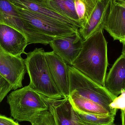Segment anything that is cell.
<instances>
[{
    "label": "cell",
    "mask_w": 125,
    "mask_h": 125,
    "mask_svg": "<svg viewBox=\"0 0 125 125\" xmlns=\"http://www.w3.org/2000/svg\"><path fill=\"white\" fill-rule=\"evenodd\" d=\"M103 31L84 40L83 47L72 66L102 86L108 65L107 42Z\"/></svg>",
    "instance_id": "cell-1"
},
{
    "label": "cell",
    "mask_w": 125,
    "mask_h": 125,
    "mask_svg": "<svg viewBox=\"0 0 125 125\" xmlns=\"http://www.w3.org/2000/svg\"><path fill=\"white\" fill-rule=\"evenodd\" d=\"M42 48H36L26 53L25 60L26 71L30 78L28 86L44 97L52 100L63 98L53 83Z\"/></svg>",
    "instance_id": "cell-2"
},
{
    "label": "cell",
    "mask_w": 125,
    "mask_h": 125,
    "mask_svg": "<svg viewBox=\"0 0 125 125\" xmlns=\"http://www.w3.org/2000/svg\"><path fill=\"white\" fill-rule=\"evenodd\" d=\"M11 115L18 122L32 123L39 114L49 110L47 97L31 89L28 85L12 92L7 96Z\"/></svg>",
    "instance_id": "cell-3"
},
{
    "label": "cell",
    "mask_w": 125,
    "mask_h": 125,
    "mask_svg": "<svg viewBox=\"0 0 125 125\" xmlns=\"http://www.w3.org/2000/svg\"><path fill=\"white\" fill-rule=\"evenodd\" d=\"M68 67L70 94L74 93L95 102L115 116L117 110L111 108L110 105L117 97L74 67L68 65Z\"/></svg>",
    "instance_id": "cell-4"
},
{
    "label": "cell",
    "mask_w": 125,
    "mask_h": 125,
    "mask_svg": "<svg viewBox=\"0 0 125 125\" xmlns=\"http://www.w3.org/2000/svg\"><path fill=\"white\" fill-rule=\"evenodd\" d=\"M17 7L21 18L48 36L53 38L65 37L79 30L49 17Z\"/></svg>",
    "instance_id": "cell-5"
},
{
    "label": "cell",
    "mask_w": 125,
    "mask_h": 125,
    "mask_svg": "<svg viewBox=\"0 0 125 125\" xmlns=\"http://www.w3.org/2000/svg\"><path fill=\"white\" fill-rule=\"evenodd\" d=\"M0 23L7 25L22 33L29 44L36 42L38 33L31 25L21 18L11 0H0Z\"/></svg>",
    "instance_id": "cell-6"
},
{
    "label": "cell",
    "mask_w": 125,
    "mask_h": 125,
    "mask_svg": "<svg viewBox=\"0 0 125 125\" xmlns=\"http://www.w3.org/2000/svg\"><path fill=\"white\" fill-rule=\"evenodd\" d=\"M27 72L25 60L14 56L0 47V75L9 82L15 90L22 87V81Z\"/></svg>",
    "instance_id": "cell-7"
},
{
    "label": "cell",
    "mask_w": 125,
    "mask_h": 125,
    "mask_svg": "<svg viewBox=\"0 0 125 125\" xmlns=\"http://www.w3.org/2000/svg\"><path fill=\"white\" fill-rule=\"evenodd\" d=\"M45 58L52 80L63 98L70 96L68 65L53 51L45 52Z\"/></svg>",
    "instance_id": "cell-8"
},
{
    "label": "cell",
    "mask_w": 125,
    "mask_h": 125,
    "mask_svg": "<svg viewBox=\"0 0 125 125\" xmlns=\"http://www.w3.org/2000/svg\"><path fill=\"white\" fill-rule=\"evenodd\" d=\"M83 41L78 30L68 36L53 38L49 44L53 51L72 66L82 49Z\"/></svg>",
    "instance_id": "cell-9"
},
{
    "label": "cell",
    "mask_w": 125,
    "mask_h": 125,
    "mask_svg": "<svg viewBox=\"0 0 125 125\" xmlns=\"http://www.w3.org/2000/svg\"><path fill=\"white\" fill-rule=\"evenodd\" d=\"M105 29L115 40L125 41V4L111 0Z\"/></svg>",
    "instance_id": "cell-10"
},
{
    "label": "cell",
    "mask_w": 125,
    "mask_h": 125,
    "mask_svg": "<svg viewBox=\"0 0 125 125\" xmlns=\"http://www.w3.org/2000/svg\"><path fill=\"white\" fill-rule=\"evenodd\" d=\"M28 44L25 37L20 31L7 25L0 23V47L5 52L20 57Z\"/></svg>",
    "instance_id": "cell-11"
},
{
    "label": "cell",
    "mask_w": 125,
    "mask_h": 125,
    "mask_svg": "<svg viewBox=\"0 0 125 125\" xmlns=\"http://www.w3.org/2000/svg\"><path fill=\"white\" fill-rule=\"evenodd\" d=\"M111 0H98L89 18L82 27L79 29V32L83 40H86L99 31H103Z\"/></svg>",
    "instance_id": "cell-12"
},
{
    "label": "cell",
    "mask_w": 125,
    "mask_h": 125,
    "mask_svg": "<svg viewBox=\"0 0 125 125\" xmlns=\"http://www.w3.org/2000/svg\"><path fill=\"white\" fill-rule=\"evenodd\" d=\"M47 98L49 110L54 116L56 125H85L76 115L69 97L59 100Z\"/></svg>",
    "instance_id": "cell-13"
},
{
    "label": "cell",
    "mask_w": 125,
    "mask_h": 125,
    "mask_svg": "<svg viewBox=\"0 0 125 125\" xmlns=\"http://www.w3.org/2000/svg\"><path fill=\"white\" fill-rule=\"evenodd\" d=\"M18 8L40 14L58 21L70 27L79 29L81 26L74 21L60 15L48 6L44 0H11Z\"/></svg>",
    "instance_id": "cell-14"
},
{
    "label": "cell",
    "mask_w": 125,
    "mask_h": 125,
    "mask_svg": "<svg viewBox=\"0 0 125 125\" xmlns=\"http://www.w3.org/2000/svg\"><path fill=\"white\" fill-rule=\"evenodd\" d=\"M105 87L116 97L125 91V54L117 59L106 77Z\"/></svg>",
    "instance_id": "cell-15"
},
{
    "label": "cell",
    "mask_w": 125,
    "mask_h": 125,
    "mask_svg": "<svg viewBox=\"0 0 125 125\" xmlns=\"http://www.w3.org/2000/svg\"><path fill=\"white\" fill-rule=\"evenodd\" d=\"M45 4L60 15L67 18L82 27L75 8L74 0H44ZM81 27V28H82Z\"/></svg>",
    "instance_id": "cell-16"
},
{
    "label": "cell",
    "mask_w": 125,
    "mask_h": 125,
    "mask_svg": "<svg viewBox=\"0 0 125 125\" xmlns=\"http://www.w3.org/2000/svg\"><path fill=\"white\" fill-rule=\"evenodd\" d=\"M69 98L73 108L81 112L95 114L112 115L108 110L99 104L75 93H70Z\"/></svg>",
    "instance_id": "cell-17"
},
{
    "label": "cell",
    "mask_w": 125,
    "mask_h": 125,
    "mask_svg": "<svg viewBox=\"0 0 125 125\" xmlns=\"http://www.w3.org/2000/svg\"><path fill=\"white\" fill-rule=\"evenodd\" d=\"M74 109L80 120L85 125H111L114 123V115L88 114Z\"/></svg>",
    "instance_id": "cell-18"
},
{
    "label": "cell",
    "mask_w": 125,
    "mask_h": 125,
    "mask_svg": "<svg viewBox=\"0 0 125 125\" xmlns=\"http://www.w3.org/2000/svg\"><path fill=\"white\" fill-rule=\"evenodd\" d=\"M98 0H74L76 13L82 26L89 18L96 6Z\"/></svg>",
    "instance_id": "cell-19"
},
{
    "label": "cell",
    "mask_w": 125,
    "mask_h": 125,
    "mask_svg": "<svg viewBox=\"0 0 125 125\" xmlns=\"http://www.w3.org/2000/svg\"><path fill=\"white\" fill-rule=\"evenodd\" d=\"M32 125H56L55 118L50 110L43 111L37 116Z\"/></svg>",
    "instance_id": "cell-20"
},
{
    "label": "cell",
    "mask_w": 125,
    "mask_h": 125,
    "mask_svg": "<svg viewBox=\"0 0 125 125\" xmlns=\"http://www.w3.org/2000/svg\"><path fill=\"white\" fill-rule=\"evenodd\" d=\"M110 107L112 109H121L125 111V91H122L120 95L117 97L110 104Z\"/></svg>",
    "instance_id": "cell-21"
},
{
    "label": "cell",
    "mask_w": 125,
    "mask_h": 125,
    "mask_svg": "<svg viewBox=\"0 0 125 125\" xmlns=\"http://www.w3.org/2000/svg\"><path fill=\"white\" fill-rule=\"evenodd\" d=\"M11 90L12 87L10 84L0 75V103Z\"/></svg>",
    "instance_id": "cell-22"
},
{
    "label": "cell",
    "mask_w": 125,
    "mask_h": 125,
    "mask_svg": "<svg viewBox=\"0 0 125 125\" xmlns=\"http://www.w3.org/2000/svg\"><path fill=\"white\" fill-rule=\"evenodd\" d=\"M0 125H20L12 119L0 115Z\"/></svg>",
    "instance_id": "cell-23"
},
{
    "label": "cell",
    "mask_w": 125,
    "mask_h": 125,
    "mask_svg": "<svg viewBox=\"0 0 125 125\" xmlns=\"http://www.w3.org/2000/svg\"><path fill=\"white\" fill-rule=\"evenodd\" d=\"M122 112L121 117L122 119V125H125V111Z\"/></svg>",
    "instance_id": "cell-24"
},
{
    "label": "cell",
    "mask_w": 125,
    "mask_h": 125,
    "mask_svg": "<svg viewBox=\"0 0 125 125\" xmlns=\"http://www.w3.org/2000/svg\"><path fill=\"white\" fill-rule=\"evenodd\" d=\"M118 2H120V3H123L125 4V0H115Z\"/></svg>",
    "instance_id": "cell-25"
},
{
    "label": "cell",
    "mask_w": 125,
    "mask_h": 125,
    "mask_svg": "<svg viewBox=\"0 0 125 125\" xmlns=\"http://www.w3.org/2000/svg\"><path fill=\"white\" fill-rule=\"evenodd\" d=\"M122 54H125V46H123V49Z\"/></svg>",
    "instance_id": "cell-26"
},
{
    "label": "cell",
    "mask_w": 125,
    "mask_h": 125,
    "mask_svg": "<svg viewBox=\"0 0 125 125\" xmlns=\"http://www.w3.org/2000/svg\"><path fill=\"white\" fill-rule=\"evenodd\" d=\"M125 46V42H124V43L123 44V46Z\"/></svg>",
    "instance_id": "cell-27"
},
{
    "label": "cell",
    "mask_w": 125,
    "mask_h": 125,
    "mask_svg": "<svg viewBox=\"0 0 125 125\" xmlns=\"http://www.w3.org/2000/svg\"><path fill=\"white\" fill-rule=\"evenodd\" d=\"M115 125V124H114H114H112V125Z\"/></svg>",
    "instance_id": "cell-28"
}]
</instances>
